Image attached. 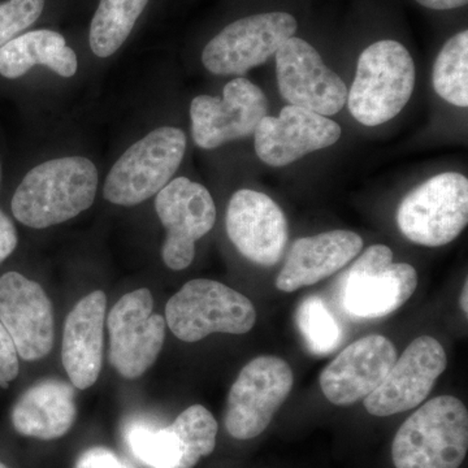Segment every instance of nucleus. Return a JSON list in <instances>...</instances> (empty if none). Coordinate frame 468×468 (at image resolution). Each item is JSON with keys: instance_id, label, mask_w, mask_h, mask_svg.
<instances>
[{"instance_id": "nucleus-1", "label": "nucleus", "mask_w": 468, "mask_h": 468, "mask_svg": "<svg viewBox=\"0 0 468 468\" xmlns=\"http://www.w3.org/2000/svg\"><path fill=\"white\" fill-rule=\"evenodd\" d=\"M98 169L84 156L48 160L27 172L12 198L14 217L34 229L58 226L91 207Z\"/></svg>"}, {"instance_id": "nucleus-2", "label": "nucleus", "mask_w": 468, "mask_h": 468, "mask_svg": "<svg viewBox=\"0 0 468 468\" xmlns=\"http://www.w3.org/2000/svg\"><path fill=\"white\" fill-rule=\"evenodd\" d=\"M468 451V412L461 399L440 396L403 421L392 443L396 468H460Z\"/></svg>"}, {"instance_id": "nucleus-3", "label": "nucleus", "mask_w": 468, "mask_h": 468, "mask_svg": "<svg viewBox=\"0 0 468 468\" xmlns=\"http://www.w3.org/2000/svg\"><path fill=\"white\" fill-rule=\"evenodd\" d=\"M414 86V60L408 48L384 39L360 54L346 103L359 124L381 125L405 109Z\"/></svg>"}, {"instance_id": "nucleus-4", "label": "nucleus", "mask_w": 468, "mask_h": 468, "mask_svg": "<svg viewBox=\"0 0 468 468\" xmlns=\"http://www.w3.org/2000/svg\"><path fill=\"white\" fill-rule=\"evenodd\" d=\"M255 322L252 302L215 280H190L165 306V323L184 343H198L212 334L245 335Z\"/></svg>"}, {"instance_id": "nucleus-5", "label": "nucleus", "mask_w": 468, "mask_h": 468, "mask_svg": "<svg viewBox=\"0 0 468 468\" xmlns=\"http://www.w3.org/2000/svg\"><path fill=\"white\" fill-rule=\"evenodd\" d=\"M186 135L162 126L132 144L111 168L103 196L117 206L132 207L158 194L183 162Z\"/></svg>"}, {"instance_id": "nucleus-6", "label": "nucleus", "mask_w": 468, "mask_h": 468, "mask_svg": "<svg viewBox=\"0 0 468 468\" xmlns=\"http://www.w3.org/2000/svg\"><path fill=\"white\" fill-rule=\"evenodd\" d=\"M468 223V180L446 172L419 185L403 198L397 224L409 241L440 248L454 241Z\"/></svg>"}, {"instance_id": "nucleus-7", "label": "nucleus", "mask_w": 468, "mask_h": 468, "mask_svg": "<svg viewBox=\"0 0 468 468\" xmlns=\"http://www.w3.org/2000/svg\"><path fill=\"white\" fill-rule=\"evenodd\" d=\"M418 280L414 267L393 263L392 249L374 245L341 277V302L354 318H384L412 297Z\"/></svg>"}, {"instance_id": "nucleus-8", "label": "nucleus", "mask_w": 468, "mask_h": 468, "mask_svg": "<svg viewBox=\"0 0 468 468\" xmlns=\"http://www.w3.org/2000/svg\"><path fill=\"white\" fill-rule=\"evenodd\" d=\"M294 384L291 366L275 356H261L239 372L228 394L224 423L236 440H251L270 426Z\"/></svg>"}, {"instance_id": "nucleus-9", "label": "nucleus", "mask_w": 468, "mask_h": 468, "mask_svg": "<svg viewBox=\"0 0 468 468\" xmlns=\"http://www.w3.org/2000/svg\"><path fill=\"white\" fill-rule=\"evenodd\" d=\"M218 421L205 406L193 405L171 426L135 423L126 431V443L149 468H193L215 451Z\"/></svg>"}, {"instance_id": "nucleus-10", "label": "nucleus", "mask_w": 468, "mask_h": 468, "mask_svg": "<svg viewBox=\"0 0 468 468\" xmlns=\"http://www.w3.org/2000/svg\"><path fill=\"white\" fill-rule=\"evenodd\" d=\"M297 20L286 12L239 18L224 27L202 52V63L218 76H241L266 63L282 43L294 37Z\"/></svg>"}, {"instance_id": "nucleus-11", "label": "nucleus", "mask_w": 468, "mask_h": 468, "mask_svg": "<svg viewBox=\"0 0 468 468\" xmlns=\"http://www.w3.org/2000/svg\"><path fill=\"white\" fill-rule=\"evenodd\" d=\"M153 311V294L144 288L122 295L107 318L111 365L128 380L146 374L165 345L167 323Z\"/></svg>"}, {"instance_id": "nucleus-12", "label": "nucleus", "mask_w": 468, "mask_h": 468, "mask_svg": "<svg viewBox=\"0 0 468 468\" xmlns=\"http://www.w3.org/2000/svg\"><path fill=\"white\" fill-rule=\"evenodd\" d=\"M155 211L167 232L163 261L169 270L183 271L193 263L196 242L215 226L214 199L203 185L177 177L156 194Z\"/></svg>"}, {"instance_id": "nucleus-13", "label": "nucleus", "mask_w": 468, "mask_h": 468, "mask_svg": "<svg viewBox=\"0 0 468 468\" xmlns=\"http://www.w3.org/2000/svg\"><path fill=\"white\" fill-rule=\"evenodd\" d=\"M267 116V98L260 86L239 77L228 82L223 97L199 95L190 104L192 134L197 146L217 149L254 134Z\"/></svg>"}, {"instance_id": "nucleus-14", "label": "nucleus", "mask_w": 468, "mask_h": 468, "mask_svg": "<svg viewBox=\"0 0 468 468\" xmlns=\"http://www.w3.org/2000/svg\"><path fill=\"white\" fill-rule=\"evenodd\" d=\"M276 76L282 98L292 106L332 116L344 109L347 88L329 69L315 48L292 37L276 52Z\"/></svg>"}, {"instance_id": "nucleus-15", "label": "nucleus", "mask_w": 468, "mask_h": 468, "mask_svg": "<svg viewBox=\"0 0 468 468\" xmlns=\"http://www.w3.org/2000/svg\"><path fill=\"white\" fill-rule=\"evenodd\" d=\"M446 366L445 350L436 338H415L394 362L383 383L366 397V410L374 417H390L417 408L432 392Z\"/></svg>"}, {"instance_id": "nucleus-16", "label": "nucleus", "mask_w": 468, "mask_h": 468, "mask_svg": "<svg viewBox=\"0 0 468 468\" xmlns=\"http://www.w3.org/2000/svg\"><path fill=\"white\" fill-rule=\"evenodd\" d=\"M0 323L24 360L33 362L50 354L54 314L50 298L38 282L18 272L0 277Z\"/></svg>"}, {"instance_id": "nucleus-17", "label": "nucleus", "mask_w": 468, "mask_h": 468, "mask_svg": "<svg viewBox=\"0 0 468 468\" xmlns=\"http://www.w3.org/2000/svg\"><path fill=\"white\" fill-rule=\"evenodd\" d=\"M227 233L246 260L272 267L284 255L288 221L267 194L241 189L233 194L227 209Z\"/></svg>"}, {"instance_id": "nucleus-18", "label": "nucleus", "mask_w": 468, "mask_h": 468, "mask_svg": "<svg viewBox=\"0 0 468 468\" xmlns=\"http://www.w3.org/2000/svg\"><path fill=\"white\" fill-rule=\"evenodd\" d=\"M341 126L328 116L285 106L277 117L264 116L254 132L258 158L271 167H285L307 154L334 146Z\"/></svg>"}, {"instance_id": "nucleus-19", "label": "nucleus", "mask_w": 468, "mask_h": 468, "mask_svg": "<svg viewBox=\"0 0 468 468\" xmlns=\"http://www.w3.org/2000/svg\"><path fill=\"white\" fill-rule=\"evenodd\" d=\"M397 358L392 341L380 335H366L326 366L319 378L323 394L335 406L365 399L383 383Z\"/></svg>"}, {"instance_id": "nucleus-20", "label": "nucleus", "mask_w": 468, "mask_h": 468, "mask_svg": "<svg viewBox=\"0 0 468 468\" xmlns=\"http://www.w3.org/2000/svg\"><path fill=\"white\" fill-rule=\"evenodd\" d=\"M106 309V294L95 291L77 302L68 314L61 360L70 384L76 389H89L100 378L103 366Z\"/></svg>"}, {"instance_id": "nucleus-21", "label": "nucleus", "mask_w": 468, "mask_h": 468, "mask_svg": "<svg viewBox=\"0 0 468 468\" xmlns=\"http://www.w3.org/2000/svg\"><path fill=\"white\" fill-rule=\"evenodd\" d=\"M362 249V237L350 230H331L297 239L277 276L276 288L292 292L316 284L343 270Z\"/></svg>"}, {"instance_id": "nucleus-22", "label": "nucleus", "mask_w": 468, "mask_h": 468, "mask_svg": "<svg viewBox=\"0 0 468 468\" xmlns=\"http://www.w3.org/2000/svg\"><path fill=\"white\" fill-rule=\"evenodd\" d=\"M76 418L75 387L58 378H43L27 388L11 411L17 433L43 441L66 436Z\"/></svg>"}, {"instance_id": "nucleus-23", "label": "nucleus", "mask_w": 468, "mask_h": 468, "mask_svg": "<svg viewBox=\"0 0 468 468\" xmlns=\"http://www.w3.org/2000/svg\"><path fill=\"white\" fill-rule=\"evenodd\" d=\"M36 66L50 68L52 72L69 79L76 75L79 61L66 38L54 30H33L0 48V76L18 79Z\"/></svg>"}, {"instance_id": "nucleus-24", "label": "nucleus", "mask_w": 468, "mask_h": 468, "mask_svg": "<svg viewBox=\"0 0 468 468\" xmlns=\"http://www.w3.org/2000/svg\"><path fill=\"white\" fill-rule=\"evenodd\" d=\"M149 0H101L92 17L89 42L98 58L115 54L132 33Z\"/></svg>"}, {"instance_id": "nucleus-25", "label": "nucleus", "mask_w": 468, "mask_h": 468, "mask_svg": "<svg viewBox=\"0 0 468 468\" xmlns=\"http://www.w3.org/2000/svg\"><path fill=\"white\" fill-rule=\"evenodd\" d=\"M433 88L443 101L457 107L468 106V32L455 34L437 55Z\"/></svg>"}, {"instance_id": "nucleus-26", "label": "nucleus", "mask_w": 468, "mask_h": 468, "mask_svg": "<svg viewBox=\"0 0 468 468\" xmlns=\"http://www.w3.org/2000/svg\"><path fill=\"white\" fill-rule=\"evenodd\" d=\"M297 324L307 347L316 356L332 353L343 340L341 326L318 297L302 302L297 311Z\"/></svg>"}, {"instance_id": "nucleus-27", "label": "nucleus", "mask_w": 468, "mask_h": 468, "mask_svg": "<svg viewBox=\"0 0 468 468\" xmlns=\"http://www.w3.org/2000/svg\"><path fill=\"white\" fill-rule=\"evenodd\" d=\"M45 8V0H8L0 5V48L32 27Z\"/></svg>"}, {"instance_id": "nucleus-28", "label": "nucleus", "mask_w": 468, "mask_h": 468, "mask_svg": "<svg viewBox=\"0 0 468 468\" xmlns=\"http://www.w3.org/2000/svg\"><path fill=\"white\" fill-rule=\"evenodd\" d=\"M20 371L18 354L7 329L0 323V387L7 389Z\"/></svg>"}, {"instance_id": "nucleus-29", "label": "nucleus", "mask_w": 468, "mask_h": 468, "mask_svg": "<svg viewBox=\"0 0 468 468\" xmlns=\"http://www.w3.org/2000/svg\"><path fill=\"white\" fill-rule=\"evenodd\" d=\"M75 468H132L119 455L101 446L88 449L80 455Z\"/></svg>"}, {"instance_id": "nucleus-30", "label": "nucleus", "mask_w": 468, "mask_h": 468, "mask_svg": "<svg viewBox=\"0 0 468 468\" xmlns=\"http://www.w3.org/2000/svg\"><path fill=\"white\" fill-rule=\"evenodd\" d=\"M17 230L11 218L0 209V263H3L17 246Z\"/></svg>"}, {"instance_id": "nucleus-31", "label": "nucleus", "mask_w": 468, "mask_h": 468, "mask_svg": "<svg viewBox=\"0 0 468 468\" xmlns=\"http://www.w3.org/2000/svg\"><path fill=\"white\" fill-rule=\"evenodd\" d=\"M417 2L426 8L446 11V9L463 7L467 5L468 0H417Z\"/></svg>"}, {"instance_id": "nucleus-32", "label": "nucleus", "mask_w": 468, "mask_h": 468, "mask_svg": "<svg viewBox=\"0 0 468 468\" xmlns=\"http://www.w3.org/2000/svg\"><path fill=\"white\" fill-rule=\"evenodd\" d=\"M467 295H468V282L466 280V282H464L463 291H462L461 294V307L462 311H463L464 315L467 316V311H468V302H467Z\"/></svg>"}, {"instance_id": "nucleus-33", "label": "nucleus", "mask_w": 468, "mask_h": 468, "mask_svg": "<svg viewBox=\"0 0 468 468\" xmlns=\"http://www.w3.org/2000/svg\"><path fill=\"white\" fill-rule=\"evenodd\" d=\"M0 468H8L3 462H0Z\"/></svg>"}]
</instances>
